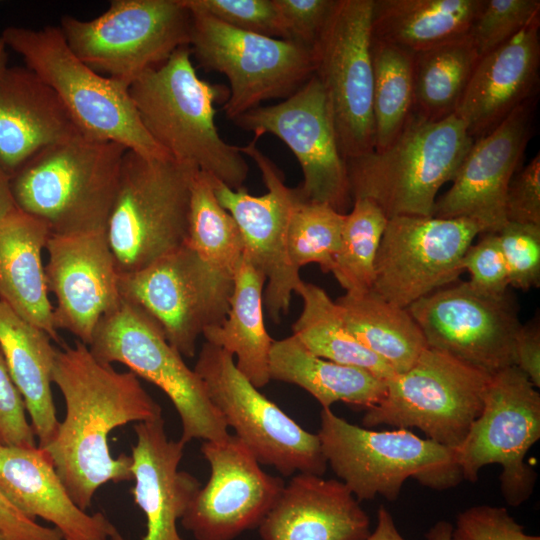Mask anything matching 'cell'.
Segmentation results:
<instances>
[{"instance_id":"obj_17","label":"cell","mask_w":540,"mask_h":540,"mask_svg":"<svg viewBox=\"0 0 540 540\" xmlns=\"http://www.w3.org/2000/svg\"><path fill=\"white\" fill-rule=\"evenodd\" d=\"M233 122L254 136L272 134L287 145L302 170L303 181L296 187L302 200L327 204L342 214L352 207L346 161L327 96L315 75L283 101L258 106Z\"/></svg>"},{"instance_id":"obj_23","label":"cell","mask_w":540,"mask_h":540,"mask_svg":"<svg viewBox=\"0 0 540 540\" xmlns=\"http://www.w3.org/2000/svg\"><path fill=\"white\" fill-rule=\"evenodd\" d=\"M131 493L146 517L141 540H184L177 523L201 487L192 474L179 470L185 444L168 438L163 417L134 425ZM109 540H125L116 529Z\"/></svg>"},{"instance_id":"obj_36","label":"cell","mask_w":540,"mask_h":540,"mask_svg":"<svg viewBox=\"0 0 540 540\" xmlns=\"http://www.w3.org/2000/svg\"><path fill=\"white\" fill-rule=\"evenodd\" d=\"M374 150L388 147L413 111L414 54L372 40Z\"/></svg>"},{"instance_id":"obj_27","label":"cell","mask_w":540,"mask_h":540,"mask_svg":"<svg viewBox=\"0 0 540 540\" xmlns=\"http://www.w3.org/2000/svg\"><path fill=\"white\" fill-rule=\"evenodd\" d=\"M81 133L54 93L27 67L0 72V168L11 177L41 149Z\"/></svg>"},{"instance_id":"obj_37","label":"cell","mask_w":540,"mask_h":540,"mask_svg":"<svg viewBox=\"0 0 540 540\" xmlns=\"http://www.w3.org/2000/svg\"><path fill=\"white\" fill-rule=\"evenodd\" d=\"M187 244L216 270L234 277L244 254L240 229L217 200L208 174L198 171L191 187Z\"/></svg>"},{"instance_id":"obj_29","label":"cell","mask_w":540,"mask_h":540,"mask_svg":"<svg viewBox=\"0 0 540 540\" xmlns=\"http://www.w3.org/2000/svg\"><path fill=\"white\" fill-rule=\"evenodd\" d=\"M51 340L0 300V349L40 448L54 440L60 424L51 389L57 350Z\"/></svg>"},{"instance_id":"obj_40","label":"cell","mask_w":540,"mask_h":540,"mask_svg":"<svg viewBox=\"0 0 540 540\" xmlns=\"http://www.w3.org/2000/svg\"><path fill=\"white\" fill-rule=\"evenodd\" d=\"M538 17L539 0H481L468 35L482 57Z\"/></svg>"},{"instance_id":"obj_22","label":"cell","mask_w":540,"mask_h":540,"mask_svg":"<svg viewBox=\"0 0 540 540\" xmlns=\"http://www.w3.org/2000/svg\"><path fill=\"white\" fill-rule=\"evenodd\" d=\"M46 250V285L56 299L54 326L88 346L99 322L122 300L105 231L50 234Z\"/></svg>"},{"instance_id":"obj_8","label":"cell","mask_w":540,"mask_h":540,"mask_svg":"<svg viewBox=\"0 0 540 540\" xmlns=\"http://www.w3.org/2000/svg\"><path fill=\"white\" fill-rule=\"evenodd\" d=\"M88 348L98 361L124 364L138 378L161 389L180 417L179 440L185 445L194 439L220 442L229 437L228 426L200 377L168 342L161 327L135 304L122 299L99 322Z\"/></svg>"},{"instance_id":"obj_5","label":"cell","mask_w":540,"mask_h":540,"mask_svg":"<svg viewBox=\"0 0 540 540\" xmlns=\"http://www.w3.org/2000/svg\"><path fill=\"white\" fill-rule=\"evenodd\" d=\"M1 38L54 91L82 134L147 158L170 157L142 125L129 87L81 61L59 27L10 26Z\"/></svg>"},{"instance_id":"obj_31","label":"cell","mask_w":540,"mask_h":540,"mask_svg":"<svg viewBox=\"0 0 540 540\" xmlns=\"http://www.w3.org/2000/svg\"><path fill=\"white\" fill-rule=\"evenodd\" d=\"M264 275L243 254L233 277L230 308L225 320L203 333L206 342L236 357L238 370L258 389L270 382L269 355L273 339L263 311Z\"/></svg>"},{"instance_id":"obj_18","label":"cell","mask_w":540,"mask_h":540,"mask_svg":"<svg viewBox=\"0 0 540 540\" xmlns=\"http://www.w3.org/2000/svg\"><path fill=\"white\" fill-rule=\"evenodd\" d=\"M407 309L429 347L491 376L514 366V340L522 324L508 291L492 295L468 281L454 282Z\"/></svg>"},{"instance_id":"obj_15","label":"cell","mask_w":540,"mask_h":540,"mask_svg":"<svg viewBox=\"0 0 540 540\" xmlns=\"http://www.w3.org/2000/svg\"><path fill=\"white\" fill-rule=\"evenodd\" d=\"M374 0H337L312 48L345 161L374 150L371 22Z\"/></svg>"},{"instance_id":"obj_35","label":"cell","mask_w":540,"mask_h":540,"mask_svg":"<svg viewBox=\"0 0 540 540\" xmlns=\"http://www.w3.org/2000/svg\"><path fill=\"white\" fill-rule=\"evenodd\" d=\"M479 58L468 34L414 53L413 112L432 121L454 114Z\"/></svg>"},{"instance_id":"obj_10","label":"cell","mask_w":540,"mask_h":540,"mask_svg":"<svg viewBox=\"0 0 540 540\" xmlns=\"http://www.w3.org/2000/svg\"><path fill=\"white\" fill-rule=\"evenodd\" d=\"M491 375L440 350L428 347L406 371L386 381V393L362 419L418 428L427 438L455 449L480 415Z\"/></svg>"},{"instance_id":"obj_44","label":"cell","mask_w":540,"mask_h":540,"mask_svg":"<svg viewBox=\"0 0 540 540\" xmlns=\"http://www.w3.org/2000/svg\"><path fill=\"white\" fill-rule=\"evenodd\" d=\"M337 0H272L283 39L313 48Z\"/></svg>"},{"instance_id":"obj_51","label":"cell","mask_w":540,"mask_h":540,"mask_svg":"<svg viewBox=\"0 0 540 540\" xmlns=\"http://www.w3.org/2000/svg\"><path fill=\"white\" fill-rule=\"evenodd\" d=\"M15 208L10 189V177L0 168V220Z\"/></svg>"},{"instance_id":"obj_30","label":"cell","mask_w":540,"mask_h":540,"mask_svg":"<svg viewBox=\"0 0 540 540\" xmlns=\"http://www.w3.org/2000/svg\"><path fill=\"white\" fill-rule=\"evenodd\" d=\"M269 376L304 389L322 409H331L333 403L341 401L367 410L386 393V381L366 370L318 357L294 335L273 341Z\"/></svg>"},{"instance_id":"obj_14","label":"cell","mask_w":540,"mask_h":540,"mask_svg":"<svg viewBox=\"0 0 540 540\" xmlns=\"http://www.w3.org/2000/svg\"><path fill=\"white\" fill-rule=\"evenodd\" d=\"M540 438V394L516 366L491 376L480 415L455 448L462 478L478 480L486 465L499 464L500 488L506 502L519 506L532 494L537 474L525 463Z\"/></svg>"},{"instance_id":"obj_21","label":"cell","mask_w":540,"mask_h":540,"mask_svg":"<svg viewBox=\"0 0 540 540\" xmlns=\"http://www.w3.org/2000/svg\"><path fill=\"white\" fill-rule=\"evenodd\" d=\"M535 97L510 113L489 133L474 139L450 189L436 199L433 216L468 218L482 233L498 232L506 223V191L520 168L532 132Z\"/></svg>"},{"instance_id":"obj_6","label":"cell","mask_w":540,"mask_h":540,"mask_svg":"<svg viewBox=\"0 0 540 540\" xmlns=\"http://www.w3.org/2000/svg\"><path fill=\"white\" fill-rule=\"evenodd\" d=\"M198 171L171 157L147 158L126 150L105 228L119 274L141 270L187 244Z\"/></svg>"},{"instance_id":"obj_9","label":"cell","mask_w":540,"mask_h":540,"mask_svg":"<svg viewBox=\"0 0 540 540\" xmlns=\"http://www.w3.org/2000/svg\"><path fill=\"white\" fill-rule=\"evenodd\" d=\"M191 24L182 0H113L90 20L63 16L59 28L81 61L129 87L189 46Z\"/></svg>"},{"instance_id":"obj_39","label":"cell","mask_w":540,"mask_h":540,"mask_svg":"<svg viewBox=\"0 0 540 540\" xmlns=\"http://www.w3.org/2000/svg\"><path fill=\"white\" fill-rule=\"evenodd\" d=\"M345 215L327 204L304 201L297 193L287 231L288 256L297 270L315 263L323 272L331 273Z\"/></svg>"},{"instance_id":"obj_7","label":"cell","mask_w":540,"mask_h":540,"mask_svg":"<svg viewBox=\"0 0 540 540\" xmlns=\"http://www.w3.org/2000/svg\"><path fill=\"white\" fill-rule=\"evenodd\" d=\"M317 435L327 464L359 501H395L408 478L437 490L463 479L454 449L407 429L369 430L322 409Z\"/></svg>"},{"instance_id":"obj_45","label":"cell","mask_w":540,"mask_h":540,"mask_svg":"<svg viewBox=\"0 0 540 540\" xmlns=\"http://www.w3.org/2000/svg\"><path fill=\"white\" fill-rule=\"evenodd\" d=\"M482 238L465 252L461 267L470 274L468 281L477 290L501 295L508 291L509 278L497 232L480 234Z\"/></svg>"},{"instance_id":"obj_47","label":"cell","mask_w":540,"mask_h":540,"mask_svg":"<svg viewBox=\"0 0 540 540\" xmlns=\"http://www.w3.org/2000/svg\"><path fill=\"white\" fill-rule=\"evenodd\" d=\"M507 222L540 226V156L519 168L511 178L505 198Z\"/></svg>"},{"instance_id":"obj_49","label":"cell","mask_w":540,"mask_h":540,"mask_svg":"<svg viewBox=\"0 0 540 540\" xmlns=\"http://www.w3.org/2000/svg\"><path fill=\"white\" fill-rule=\"evenodd\" d=\"M514 366L522 371L531 383L540 387V326L538 320L521 325L516 333L513 348Z\"/></svg>"},{"instance_id":"obj_11","label":"cell","mask_w":540,"mask_h":540,"mask_svg":"<svg viewBox=\"0 0 540 540\" xmlns=\"http://www.w3.org/2000/svg\"><path fill=\"white\" fill-rule=\"evenodd\" d=\"M190 13L191 55L204 70L228 79L229 96L223 110L232 121L263 101L288 98L314 73L311 48Z\"/></svg>"},{"instance_id":"obj_25","label":"cell","mask_w":540,"mask_h":540,"mask_svg":"<svg viewBox=\"0 0 540 540\" xmlns=\"http://www.w3.org/2000/svg\"><path fill=\"white\" fill-rule=\"evenodd\" d=\"M260 540H365L370 518L337 479L298 473L258 527Z\"/></svg>"},{"instance_id":"obj_20","label":"cell","mask_w":540,"mask_h":540,"mask_svg":"<svg viewBox=\"0 0 540 540\" xmlns=\"http://www.w3.org/2000/svg\"><path fill=\"white\" fill-rule=\"evenodd\" d=\"M201 452L210 466V477L189 503L182 526L195 540H234L258 528L285 482L264 472L234 434L220 442L204 441Z\"/></svg>"},{"instance_id":"obj_48","label":"cell","mask_w":540,"mask_h":540,"mask_svg":"<svg viewBox=\"0 0 540 540\" xmlns=\"http://www.w3.org/2000/svg\"><path fill=\"white\" fill-rule=\"evenodd\" d=\"M0 528L11 540H63L54 527H45L19 511L0 492Z\"/></svg>"},{"instance_id":"obj_24","label":"cell","mask_w":540,"mask_h":540,"mask_svg":"<svg viewBox=\"0 0 540 540\" xmlns=\"http://www.w3.org/2000/svg\"><path fill=\"white\" fill-rule=\"evenodd\" d=\"M540 17L479 58L454 112L473 139L498 126L536 93L540 65Z\"/></svg>"},{"instance_id":"obj_43","label":"cell","mask_w":540,"mask_h":540,"mask_svg":"<svg viewBox=\"0 0 540 540\" xmlns=\"http://www.w3.org/2000/svg\"><path fill=\"white\" fill-rule=\"evenodd\" d=\"M451 540H540L524 532L505 507L476 505L460 512Z\"/></svg>"},{"instance_id":"obj_42","label":"cell","mask_w":540,"mask_h":540,"mask_svg":"<svg viewBox=\"0 0 540 540\" xmlns=\"http://www.w3.org/2000/svg\"><path fill=\"white\" fill-rule=\"evenodd\" d=\"M182 2L189 11L206 14L233 28L283 39L272 0H182Z\"/></svg>"},{"instance_id":"obj_38","label":"cell","mask_w":540,"mask_h":540,"mask_svg":"<svg viewBox=\"0 0 540 540\" xmlns=\"http://www.w3.org/2000/svg\"><path fill=\"white\" fill-rule=\"evenodd\" d=\"M388 218L367 198L353 200L346 213L340 249L331 273L346 292L371 289L375 258Z\"/></svg>"},{"instance_id":"obj_1","label":"cell","mask_w":540,"mask_h":540,"mask_svg":"<svg viewBox=\"0 0 540 540\" xmlns=\"http://www.w3.org/2000/svg\"><path fill=\"white\" fill-rule=\"evenodd\" d=\"M52 383L66 413L56 437L42 449L71 499L87 511L102 485L133 480L131 455L110 452L112 430L160 418L162 409L134 373L98 361L78 340L56 350Z\"/></svg>"},{"instance_id":"obj_26","label":"cell","mask_w":540,"mask_h":540,"mask_svg":"<svg viewBox=\"0 0 540 540\" xmlns=\"http://www.w3.org/2000/svg\"><path fill=\"white\" fill-rule=\"evenodd\" d=\"M0 492L27 517L52 523L63 540H109L117 529L103 513L74 503L38 446L0 445Z\"/></svg>"},{"instance_id":"obj_33","label":"cell","mask_w":540,"mask_h":540,"mask_svg":"<svg viewBox=\"0 0 540 540\" xmlns=\"http://www.w3.org/2000/svg\"><path fill=\"white\" fill-rule=\"evenodd\" d=\"M335 303L349 332L395 373L408 370L429 347L408 309L372 289L346 292Z\"/></svg>"},{"instance_id":"obj_3","label":"cell","mask_w":540,"mask_h":540,"mask_svg":"<svg viewBox=\"0 0 540 540\" xmlns=\"http://www.w3.org/2000/svg\"><path fill=\"white\" fill-rule=\"evenodd\" d=\"M126 150L82 133L51 144L10 177L14 204L53 235L105 231Z\"/></svg>"},{"instance_id":"obj_19","label":"cell","mask_w":540,"mask_h":540,"mask_svg":"<svg viewBox=\"0 0 540 540\" xmlns=\"http://www.w3.org/2000/svg\"><path fill=\"white\" fill-rule=\"evenodd\" d=\"M258 139L254 136L240 151L256 163L267 188L265 194L251 195L244 186L232 189L209 177L217 200L240 229L244 254L266 278L264 305L272 321L279 323L289 310L292 294L303 282L287 251L288 225L297 192L285 184L278 167L258 149Z\"/></svg>"},{"instance_id":"obj_2","label":"cell","mask_w":540,"mask_h":540,"mask_svg":"<svg viewBox=\"0 0 540 540\" xmlns=\"http://www.w3.org/2000/svg\"><path fill=\"white\" fill-rule=\"evenodd\" d=\"M191 56L189 46L178 48L129 86L130 97L148 134L172 159L241 188L249 166L215 123V104L225 103L229 89L200 79Z\"/></svg>"},{"instance_id":"obj_13","label":"cell","mask_w":540,"mask_h":540,"mask_svg":"<svg viewBox=\"0 0 540 540\" xmlns=\"http://www.w3.org/2000/svg\"><path fill=\"white\" fill-rule=\"evenodd\" d=\"M118 284L121 298L146 312L188 358L195 356L204 331L225 320L233 291V277L188 244L141 270L120 274Z\"/></svg>"},{"instance_id":"obj_4","label":"cell","mask_w":540,"mask_h":540,"mask_svg":"<svg viewBox=\"0 0 540 540\" xmlns=\"http://www.w3.org/2000/svg\"><path fill=\"white\" fill-rule=\"evenodd\" d=\"M473 141L455 114L432 121L412 111L388 147L346 160L352 200L370 199L388 219L433 216L439 189L452 181Z\"/></svg>"},{"instance_id":"obj_50","label":"cell","mask_w":540,"mask_h":540,"mask_svg":"<svg viewBox=\"0 0 540 540\" xmlns=\"http://www.w3.org/2000/svg\"><path fill=\"white\" fill-rule=\"evenodd\" d=\"M365 540H405L399 533L394 519L385 506H380L377 513L375 530Z\"/></svg>"},{"instance_id":"obj_41","label":"cell","mask_w":540,"mask_h":540,"mask_svg":"<svg viewBox=\"0 0 540 540\" xmlns=\"http://www.w3.org/2000/svg\"><path fill=\"white\" fill-rule=\"evenodd\" d=\"M509 286L529 291L540 285V226L507 222L498 232Z\"/></svg>"},{"instance_id":"obj_52","label":"cell","mask_w":540,"mask_h":540,"mask_svg":"<svg viewBox=\"0 0 540 540\" xmlns=\"http://www.w3.org/2000/svg\"><path fill=\"white\" fill-rule=\"evenodd\" d=\"M453 525L445 520L436 522L425 534L426 540H451Z\"/></svg>"},{"instance_id":"obj_12","label":"cell","mask_w":540,"mask_h":540,"mask_svg":"<svg viewBox=\"0 0 540 540\" xmlns=\"http://www.w3.org/2000/svg\"><path fill=\"white\" fill-rule=\"evenodd\" d=\"M212 404L261 465L284 476H322L327 469L317 434L303 429L236 367L232 354L205 341L193 369Z\"/></svg>"},{"instance_id":"obj_28","label":"cell","mask_w":540,"mask_h":540,"mask_svg":"<svg viewBox=\"0 0 540 540\" xmlns=\"http://www.w3.org/2000/svg\"><path fill=\"white\" fill-rule=\"evenodd\" d=\"M49 236L43 222L17 207L0 220V300L59 342L42 261Z\"/></svg>"},{"instance_id":"obj_46","label":"cell","mask_w":540,"mask_h":540,"mask_svg":"<svg viewBox=\"0 0 540 540\" xmlns=\"http://www.w3.org/2000/svg\"><path fill=\"white\" fill-rule=\"evenodd\" d=\"M25 403L16 388L0 349V445L35 447L36 437L27 419Z\"/></svg>"},{"instance_id":"obj_34","label":"cell","mask_w":540,"mask_h":540,"mask_svg":"<svg viewBox=\"0 0 540 540\" xmlns=\"http://www.w3.org/2000/svg\"><path fill=\"white\" fill-rule=\"evenodd\" d=\"M296 294L302 310L292 325L294 335L310 352L323 359L366 370L388 380L394 370L365 348L346 328L335 301L324 289L303 281Z\"/></svg>"},{"instance_id":"obj_53","label":"cell","mask_w":540,"mask_h":540,"mask_svg":"<svg viewBox=\"0 0 540 540\" xmlns=\"http://www.w3.org/2000/svg\"><path fill=\"white\" fill-rule=\"evenodd\" d=\"M6 44L0 36V72L7 67V51Z\"/></svg>"},{"instance_id":"obj_16","label":"cell","mask_w":540,"mask_h":540,"mask_svg":"<svg viewBox=\"0 0 540 540\" xmlns=\"http://www.w3.org/2000/svg\"><path fill=\"white\" fill-rule=\"evenodd\" d=\"M482 228L468 218L395 216L387 221L375 258L372 290L408 308L450 285L463 272L461 262Z\"/></svg>"},{"instance_id":"obj_32","label":"cell","mask_w":540,"mask_h":540,"mask_svg":"<svg viewBox=\"0 0 540 540\" xmlns=\"http://www.w3.org/2000/svg\"><path fill=\"white\" fill-rule=\"evenodd\" d=\"M481 0H374L371 38L411 53L468 34Z\"/></svg>"},{"instance_id":"obj_54","label":"cell","mask_w":540,"mask_h":540,"mask_svg":"<svg viewBox=\"0 0 540 540\" xmlns=\"http://www.w3.org/2000/svg\"><path fill=\"white\" fill-rule=\"evenodd\" d=\"M0 540H11L0 528Z\"/></svg>"}]
</instances>
